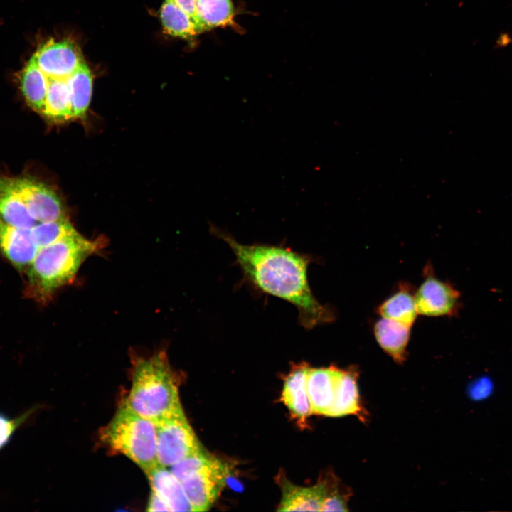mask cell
I'll use <instances>...</instances> for the list:
<instances>
[{
    "label": "cell",
    "instance_id": "cell-9",
    "mask_svg": "<svg viewBox=\"0 0 512 512\" xmlns=\"http://www.w3.org/2000/svg\"><path fill=\"white\" fill-rule=\"evenodd\" d=\"M31 58L50 78L67 79L84 63L78 47L70 40H49Z\"/></svg>",
    "mask_w": 512,
    "mask_h": 512
},
{
    "label": "cell",
    "instance_id": "cell-28",
    "mask_svg": "<svg viewBox=\"0 0 512 512\" xmlns=\"http://www.w3.org/2000/svg\"><path fill=\"white\" fill-rule=\"evenodd\" d=\"M146 511H171L166 503L154 491L151 490V494L147 503Z\"/></svg>",
    "mask_w": 512,
    "mask_h": 512
},
{
    "label": "cell",
    "instance_id": "cell-19",
    "mask_svg": "<svg viewBox=\"0 0 512 512\" xmlns=\"http://www.w3.org/2000/svg\"><path fill=\"white\" fill-rule=\"evenodd\" d=\"M42 114L57 122L73 119L67 79L48 78V87Z\"/></svg>",
    "mask_w": 512,
    "mask_h": 512
},
{
    "label": "cell",
    "instance_id": "cell-17",
    "mask_svg": "<svg viewBox=\"0 0 512 512\" xmlns=\"http://www.w3.org/2000/svg\"><path fill=\"white\" fill-rule=\"evenodd\" d=\"M358 373L354 370H343L334 404L328 416L341 417L355 415L365 420L357 386Z\"/></svg>",
    "mask_w": 512,
    "mask_h": 512
},
{
    "label": "cell",
    "instance_id": "cell-27",
    "mask_svg": "<svg viewBox=\"0 0 512 512\" xmlns=\"http://www.w3.org/2000/svg\"><path fill=\"white\" fill-rule=\"evenodd\" d=\"M348 496V493H341L337 488H334L331 492L328 489L326 496L323 501L320 511H348L347 502Z\"/></svg>",
    "mask_w": 512,
    "mask_h": 512
},
{
    "label": "cell",
    "instance_id": "cell-25",
    "mask_svg": "<svg viewBox=\"0 0 512 512\" xmlns=\"http://www.w3.org/2000/svg\"><path fill=\"white\" fill-rule=\"evenodd\" d=\"M495 383L489 375H481L472 380L468 385L466 393L474 402H483L489 399L495 392Z\"/></svg>",
    "mask_w": 512,
    "mask_h": 512
},
{
    "label": "cell",
    "instance_id": "cell-20",
    "mask_svg": "<svg viewBox=\"0 0 512 512\" xmlns=\"http://www.w3.org/2000/svg\"><path fill=\"white\" fill-rule=\"evenodd\" d=\"M20 84L28 105L42 113L48 87V77L38 67L32 58L21 73Z\"/></svg>",
    "mask_w": 512,
    "mask_h": 512
},
{
    "label": "cell",
    "instance_id": "cell-7",
    "mask_svg": "<svg viewBox=\"0 0 512 512\" xmlns=\"http://www.w3.org/2000/svg\"><path fill=\"white\" fill-rule=\"evenodd\" d=\"M0 187L18 196L38 223L68 218L59 198L43 183L28 178L0 176Z\"/></svg>",
    "mask_w": 512,
    "mask_h": 512
},
{
    "label": "cell",
    "instance_id": "cell-1",
    "mask_svg": "<svg viewBox=\"0 0 512 512\" xmlns=\"http://www.w3.org/2000/svg\"><path fill=\"white\" fill-rule=\"evenodd\" d=\"M210 233L231 249L245 279L257 289L294 305L300 324L310 330L336 319L334 311L320 303L308 281L311 256L283 245L242 244L230 233L210 224Z\"/></svg>",
    "mask_w": 512,
    "mask_h": 512
},
{
    "label": "cell",
    "instance_id": "cell-15",
    "mask_svg": "<svg viewBox=\"0 0 512 512\" xmlns=\"http://www.w3.org/2000/svg\"><path fill=\"white\" fill-rule=\"evenodd\" d=\"M411 326L382 318L374 325L373 331L380 346L398 363L406 358Z\"/></svg>",
    "mask_w": 512,
    "mask_h": 512
},
{
    "label": "cell",
    "instance_id": "cell-22",
    "mask_svg": "<svg viewBox=\"0 0 512 512\" xmlns=\"http://www.w3.org/2000/svg\"><path fill=\"white\" fill-rule=\"evenodd\" d=\"M0 220L9 225L31 229L38 222L23 201L10 191L0 187Z\"/></svg>",
    "mask_w": 512,
    "mask_h": 512
},
{
    "label": "cell",
    "instance_id": "cell-14",
    "mask_svg": "<svg viewBox=\"0 0 512 512\" xmlns=\"http://www.w3.org/2000/svg\"><path fill=\"white\" fill-rule=\"evenodd\" d=\"M145 474L151 491L166 503L171 511H193L181 482L170 469L157 464Z\"/></svg>",
    "mask_w": 512,
    "mask_h": 512
},
{
    "label": "cell",
    "instance_id": "cell-24",
    "mask_svg": "<svg viewBox=\"0 0 512 512\" xmlns=\"http://www.w3.org/2000/svg\"><path fill=\"white\" fill-rule=\"evenodd\" d=\"M74 229L67 218L38 223L31 231L35 243L40 248L56 242Z\"/></svg>",
    "mask_w": 512,
    "mask_h": 512
},
{
    "label": "cell",
    "instance_id": "cell-11",
    "mask_svg": "<svg viewBox=\"0 0 512 512\" xmlns=\"http://www.w3.org/2000/svg\"><path fill=\"white\" fill-rule=\"evenodd\" d=\"M38 250L31 229L15 228L0 220V251L16 267L27 269Z\"/></svg>",
    "mask_w": 512,
    "mask_h": 512
},
{
    "label": "cell",
    "instance_id": "cell-26",
    "mask_svg": "<svg viewBox=\"0 0 512 512\" xmlns=\"http://www.w3.org/2000/svg\"><path fill=\"white\" fill-rule=\"evenodd\" d=\"M33 412L30 409L14 420H9L0 414V449L9 440L16 429L20 426Z\"/></svg>",
    "mask_w": 512,
    "mask_h": 512
},
{
    "label": "cell",
    "instance_id": "cell-5",
    "mask_svg": "<svg viewBox=\"0 0 512 512\" xmlns=\"http://www.w3.org/2000/svg\"><path fill=\"white\" fill-rule=\"evenodd\" d=\"M170 470L181 482L195 512L210 509L230 472L225 464L202 449L174 464Z\"/></svg>",
    "mask_w": 512,
    "mask_h": 512
},
{
    "label": "cell",
    "instance_id": "cell-4",
    "mask_svg": "<svg viewBox=\"0 0 512 512\" xmlns=\"http://www.w3.org/2000/svg\"><path fill=\"white\" fill-rule=\"evenodd\" d=\"M100 438L110 449L134 462L144 474L158 463L155 423L131 410L124 402Z\"/></svg>",
    "mask_w": 512,
    "mask_h": 512
},
{
    "label": "cell",
    "instance_id": "cell-12",
    "mask_svg": "<svg viewBox=\"0 0 512 512\" xmlns=\"http://www.w3.org/2000/svg\"><path fill=\"white\" fill-rule=\"evenodd\" d=\"M280 484L282 496L278 511H320L328 491L326 481L303 487L294 485L282 477Z\"/></svg>",
    "mask_w": 512,
    "mask_h": 512
},
{
    "label": "cell",
    "instance_id": "cell-29",
    "mask_svg": "<svg viewBox=\"0 0 512 512\" xmlns=\"http://www.w3.org/2000/svg\"><path fill=\"white\" fill-rule=\"evenodd\" d=\"M176 4H178L183 11H185L192 18L197 28L199 34L197 18L196 13V0H173Z\"/></svg>",
    "mask_w": 512,
    "mask_h": 512
},
{
    "label": "cell",
    "instance_id": "cell-16",
    "mask_svg": "<svg viewBox=\"0 0 512 512\" xmlns=\"http://www.w3.org/2000/svg\"><path fill=\"white\" fill-rule=\"evenodd\" d=\"M382 318L412 326L418 314L415 294L410 284L402 283L378 308Z\"/></svg>",
    "mask_w": 512,
    "mask_h": 512
},
{
    "label": "cell",
    "instance_id": "cell-23",
    "mask_svg": "<svg viewBox=\"0 0 512 512\" xmlns=\"http://www.w3.org/2000/svg\"><path fill=\"white\" fill-rule=\"evenodd\" d=\"M160 17L165 31L169 35L188 39L198 34L191 16L173 0H165Z\"/></svg>",
    "mask_w": 512,
    "mask_h": 512
},
{
    "label": "cell",
    "instance_id": "cell-8",
    "mask_svg": "<svg viewBox=\"0 0 512 512\" xmlns=\"http://www.w3.org/2000/svg\"><path fill=\"white\" fill-rule=\"evenodd\" d=\"M425 278L415 293L417 313L427 316H454L461 306L460 292L450 284L437 279L432 266L427 265Z\"/></svg>",
    "mask_w": 512,
    "mask_h": 512
},
{
    "label": "cell",
    "instance_id": "cell-10",
    "mask_svg": "<svg viewBox=\"0 0 512 512\" xmlns=\"http://www.w3.org/2000/svg\"><path fill=\"white\" fill-rule=\"evenodd\" d=\"M336 366L308 368L306 390L312 414L328 416L331 410L343 374Z\"/></svg>",
    "mask_w": 512,
    "mask_h": 512
},
{
    "label": "cell",
    "instance_id": "cell-13",
    "mask_svg": "<svg viewBox=\"0 0 512 512\" xmlns=\"http://www.w3.org/2000/svg\"><path fill=\"white\" fill-rule=\"evenodd\" d=\"M306 363L296 365L284 380L281 400L301 423L312 414L306 390Z\"/></svg>",
    "mask_w": 512,
    "mask_h": 512
},
{
    "label": "cell",
    "instance_id": "cell-2",
    "mask_svg": "<svg viewBox=\"0 0 512 512\" xmlns=\"http://www.w3.org/2000/svg\"><path fill=\"white\" fill-rule=\"evenodd\" d=\"M105 246L103 238L90 240L74 229L38 248L27 268L30 293L40 302L50 301L56 290L73 282L82 264Z\"/></svg>",
    "mask_w": 512,
    "mask_h": 512
},
{
    "label": "cell",
    "instance_id": "cell-21",
    "mask_svg": "<svg viewBox=\"0 0 512 512\" xmlns=\"http://www.w3.org/2000/svg\"><path fill=\"white\" fill-rule=\"evenodd\" d=\"M67 81L72 118H83L88 109L92 92V75L85 62L67 78Z\"/></svg>",
    "mask_w": 512,
    "mask_h": 512
},
{
    "label": "cell",
    "instance_id": "cell-3",
    "mask_svg": "<svg viewBox=\"0 0 512 512\" xmlns=\"http://www.w3.org/2000/svg\"><path fill=\"white\" fill-rule=\"evenodd\" d=\"M177 378L166 353L135 357L131 389L124 402L134 412L154 422L183 410Z\"/></svg>",
    "mask_w": 512,
    "mask_h": 512
},
{
    "label": "cell",
    "instance_id": "cell-18",
    "mask_svg": "<svg viewBox=\"0 0 512 512\" xmlns=\"http://www.w3.org/2000/svg\"><path fill=\"white\" fill-rule=\"evenodd\" d=\"M196 13L199 33L234 23L231 0H196Z\"/></svg>",
    "mask_w": 512,
    "mask_h": 512
},
{
    "label": "cell",
    "instance_id": "cell-6",
    "mask_svg": "<svg viewBox=\"0 0 512 512\" xmlns=\"http://www.w3.org/2000/svg\"><path fill=\"white\" fill-rule=\"evenodd\" d=\"M159 464L170 467L201 449L183 410L154 422Z\"/></svg>",
    "mask_w": 512,
    "mask_h": 512
}]
</instances>
